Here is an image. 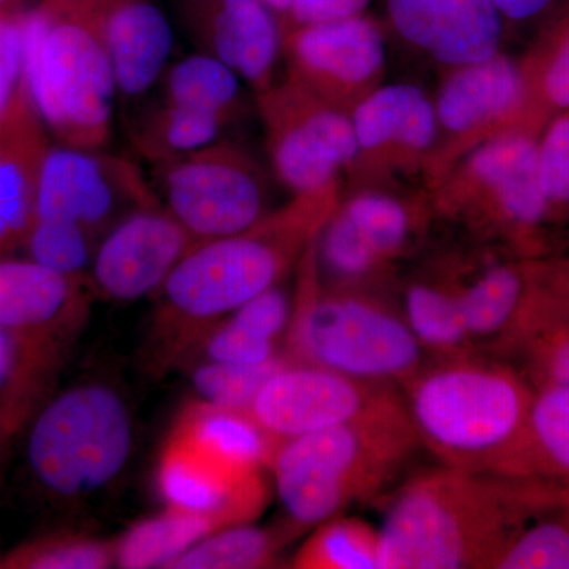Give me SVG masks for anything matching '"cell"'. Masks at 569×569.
Returning a JSON list of instances; mask_svg holds the SVG:
<instances>
[{"label":"cell","instance_id":"cell-45","mask_svg":"<svg viewBox=\"0 0 569 569\" xmlns=\"http://www.w3.org/2000/svg\"><path fill=\"white\" fill-rule=\"evenodd\" d=\"M10 437L7 436L2 422H0V478H2L3 458H6L7 445H9Z\"/></svg>","mask_w":569,"mask_h":569},{"label":"cell","instance_id":"cell-29","mask_svg":"<svg viewBox=\"0 0 569 569\" xmlns=\"http://www.w3.org/2000/svg\"><path fill=\"white\" fill-rule=\"evenodd\" d=\"M219 530L222 527L209 516L164 507L160 515L141 520L116 539V567L167 569L187 549Z\"/></svg>","mask_w":569,"mask_h":569},{"label":"cell","instance_id":"cell-22","mask_svg":"<svg viewBox=\"0 0 569 569\" xmlns=\"http://www.w3.org/2000/svg\"><path fill=\"white\" fill-rule=\"evenodd\" d=\"M385 11L388 28L443 70L497 54L508 32L492 0H385Z\"/></svg>","mask_w":569,"mask_h":569},{"label":"cell","instance_id":"cell-44","mask_svg":"<svg viewBox=\"0 0 569 569\" xmlns=\"http://www.w3.org/2000/svg\"><path fill=\"white\" fill-rule=\"evenodd\" d=\"M266 7L279 18L280 24L287 20L291 9H293L296 0H263Z\"/></svg>","mask_w":569,"mask_h":569},{"label":"cell","instance_id":"cell-16","mask_svg":"<svg viewBox=\"0 0 569 569\" xmlns=\"http://www.w3.org/2000/svg\"><path fill=\"white\" fill-rule=\"evenodd\" d=\"M355 159L348 189L399 187L400 179H425L437 140L433 99L419 86L385 82L351 112Z\"/></svg>","mask_w":569,"mask_h":569},{"label":"cell","instance_id":"cell-24","mask_svg":"<svg viewBox=\"0 0 569 569\" xmlns=\"http://www.w3.org/2000/svg\"><path fill=\"white\" fill-rule=\"evenodd\" d=\"M100 9L118 93L138 99L170 66L173 21L160 0H100Z\"/></svg>","mask_w":569,"mask_h":569},{"label":"cell","instance_id":"cell-41","mask_svg":"<svg viewBox=\"0 0 569 569\" xmlns=\"http://www.w3.org/2000/svg\"><path fill=\"white\" fill-rule=\"evenodd\" d=\"M372 0H296L280 29L346 20L367 13Z\"/></svg>","mask_w":569,"mask_h":569},{"label":"cell","instance_id":"cell-46","mask_svg":"<svg viewBox=\"0 0 569 569\" xmlns=\"http://www.w3.org/2000/svg\"><path fill=\"white\" fill-rule=\"evenodd\" d=\"M14 2H17V0H0V13H2L3 10L10 9V7H13Z\"/></svg>","mask_w":569,"mask_h":569},{"label":"cell","instance_id":"cell-38","mask_svg":"<svg viewBox=\"0 0 569 569\" xmlns=\"http://www.w3.org/2000/svg\"><path fill=\"white\" fill-rule=\"evenodd\" d=\"M530 293L522 318L569 326V252L530 258Z\"/></svg>","mask_w":569,"mask_h":569},{"label":"cell","instance_id":"cell-36","mask_svg":"<svg viewBox=\"0 0 569 569\" xmlns=\"http://www.w3.org/2000/svg\"><path fill=\"white\" fill-rule=\"evenodd\" d=\"M537 174L549 224L559 247L560 234L569 224V110L550 119L539 133Z\"/></svg>","mask_w":569,"mask_h":569},{"label":"cell","instance_id":"cell-23","mask_svg":"<svg viewBox=\"0 0 569 569\" xmlns=\"http://www.w3.org/2000/svg\"><path fill=\"white\" fill-rule=\"evenodd\" d=\"M50 146V132L28 93L0 119V261L26 244Z\"/></svg>","mask_w":569,"mask_h":569},{"label":"cell","instance_id":"cell-8","mask_svg":"<svg viewBox=\"0 0 569 569\" xmlns=\"http://www.w3.org/2000/svg\"><path fill=\"white\" fill-rule=\"evenodd\" d=\"M537 142L529 133L505 132L468 152L427 190L436 219L520 258L556 253L539 190Z\"/></svg>","mask_w":569,"mask_h":569},{"label":"cell","instance_id":"cell-3","mask_svg":"<svg viewBox=\"0 0 569 569\" xmlns=\"http://www.w3.org/2000/svg\"><path fill=\"white\" fill-rule=\"evenodd\" d=\"M419 443L440 466L500 473L535 388L488 351L433 358L400 388Z\"/></svg>","mask_w":569,"mask_h":569},{"label":"cell","instance_id":"cell-7","mask_svg":"<svg viewBox=\"0 0 569 569\" xmlns=\"http://www.w3.org/2000/svg\"><path fill=\"white\" fill-rule=\"evenodd\" d=\"M89 276H70L29 260L0 261V329L13 348L0 395V422L17 437L56 391L91 313Z\"/></svg>","mask_w":569,"mask_h":569},{"label":"cell","instance_id":"cell-20","mask_svg":"<svg viewBox=\"0 0 569 569\" xmlns=\"http://www.w3.org/2000/svg\"><path fill=\"white\" fill-rule=\"evenodd\" d=\"M197 238L163 204L130 213L97 247L89 280L112 301L157 293Z\"/></svg>","mask_w":569,"mask_h":569},{"label":"cell","instance_id":"cell-49","mask_svg":"<svg viewBox=\"0 0 569 569\" xmlns=\"http://www.w3.org/2000/svg\"><path fill=\"white\" fill-rule=\"evenodd\" d=\"M567 239H569V233L565 234L563 242L567 241Z\"/></svg>","mask_w":569,"mask_h":569},{"label":"cell","instance_id":"cell-1","mask_svg":"<svg viewBox=\"0 0 569 569\" xmlns=\"http://www.w3.org/2000/svg\"><path fill=\"white\" fill-rule=\"evenodd\" d=\"M340 194L342 183L291 194L246 230L198 242L156 293L152 369L187 365L213 326L296 271Z\"/></svg>","mask_w":569,"mask_h":569},{"label":"cell","instance_id":"cell-21","mask_svg":"<svg viewBox=\"0 0 569 569\" xmlns=\"http://www.w3.org/2000/svg\"><path fill=\"white\" fill-rule=\"evenodd\" d=\"M194 47L238 73L252 96L274 84L282 59L279 18L263 0H170Z\"/></svg>","mask_w":569,"mask_h":569},{"label":"cell","instance_id":"cell-35","mask_svg":"<svg viewBox=\"0 0 569 569\" xmlns=\"http://www.w3.org/2000/svg\"><path fill=\"white\" fill-rule=\"evenodd\" d=\"M116 567L114 541L52 531L21 542L3 556L2 569H107Z\"/></svg>","mask_w":569,"mask_h":569},{"label":"cell","instance_id":"cell-26","mask_svg":"<svg viewBox=\"0 0 569 569\" xmlns=\"http://www.w3.org/2000/svg\"><path fill=\"white\" fill-rule=\"evenodd\" d=\"M419 263L395 295L403 318L433 358L479 351L468 336L455 288L436 250Z\"/></svg>","mask_w":569,"mask_h":569},{"label":"cell","instance_id":"cell-39","mask_svg":"<svg viewBox=\"0 0 569 569\" xmlns=\"http://www.w3.org/2000/svg\"><path fill=\"white\" fill-rule=\"evenodd\" d=\"M201 355L204 356V361L261 365L282 356L283 347L282 343L257 335L252 329L236 323L228 317L223 323L213 326L200 340L187 365Z\"/></svg>","mask_w":569,"mask_h":569},{"label":"cell","instance_id":"cell-11","mask_svg":"<svg viewBox=\"0 0 569 569\" xmlns=\"http://www.w3.org/2000/svg\"><path fill=\"white\" fill-rule=\"evenodd\" d=\"M163 208L198 239L239 233L271 211L263 168L238 142H213L151 164Z\"/></svg>","mask_w":569,"mask_h":569},{"label":"cell","instance_id":"cell-31","mask_svg":"<svg viewBox=\"0 0 569 569\" xmlns=\"http://www.w3.org/2000/svg\"><path fill=\"white\" fill-rule=\"evenodd\" d=\"M230 127L227 119L212 112L159 99L138 118L132 141L140 157L156 164L224 140Z\"/></svg>","mask_w":569,"mask_h":569},{"label":"cell","instance_id":"cell-28","mask_svg":"<svg viewBox=\"0 0 569 569\" xmlns=\"http://www.w3.org/2000/svg\"><path fill=\"white\" fill-rule=\"evenodd\" d=\"M299 535L302 531L287 519L272 527L238 523L201 539L167 569L279 568L283 549Z\"/></svg>","mask_w":569,"mask_h":569},{"label":"cell","instance_id":"cell-30","mask_svg":"<svg viewBox=\"0 0 569 569\" xmlns=\"http://www.w3.org/2000/svg\"><path fill=\"white\" fill-rule=\"evenodd\" d=\"M159 82L164 102L212 112L231 126L246 112L244 82L227 63L204 52L170 63Z\"/></svg>","mask_w":569,"mask_h":569},{"label":"cell","instance_id":"cell-4","mask_svg":"<svg viewBox=\"0 0 569 569\" xmlns=\"http://www.w3.org/2000/svg\"><path fill=\"white\" fill-rule=\"evenodd\" d=\"M316 242L296 266L284 358L402 388L433 356L411 331L392 291L351 290L321 282Z\"/></svg>","mask_w":569,"mask_h":569},{"label":"cell","instance_id":"cell-10","mask_svg":"<svg viewBox=\"0 0 569 569\" xmlns=\"http://www.w3.org/2000/svg\"><path fill=\"white\" fill-rule=\"evenodd\" d=\"M433 220L426 189L342 190L316 242L321 282L351 290L391 291L399 269L425 250Z\"/></svg>","mask_w":569,"mask_h":569},{"label":"cell","instance_id":"cell-12","mask_svg":"<svg viewBox=\"0 0 569 569\" xmlns=\"http://www.w3.org/2000/svg\"><path fill=\"white\" fill-rule=\"evenodd\" d=\"M159 204L152 182L133 160L51 144L41 164L33 220L71 224L100 244L130 213Z\"/></svg>","mask_w":569,"mask_h":569},{"label":"cell","instance_id":"cell-9","mask_svg":"<svg viewBox=\"0 0 569 569\" xmlns=\"http://www.w3.org/2000/svg\"><path fill=\"white\" fill-rule=\"evenodd\" d=\"M26 429L29 477L54 501L81 500L107 489L132 456V415L108 385L56 391Z\"/></svg>","mask_w":569,"mask_h":569},{"label":"cell","instance_id":"cell-14","mask_svg":"<svg viewBox=\"0 0 569 569\" xmlns=\"http://www.w3.org/2000/svg\"><path fill=\"white\" fill-rule=\"evenodd\" d=\"M287 78L351 114L387 82V33L370 14L282 31Z\"/></svg>","mask_w":569,"mask_h":569},{"label":"cell","instance_id":"cell-2","mask_svg":"<svg viewBox=\"0 0 569 569\" xmlns=\"http://www.w3.org/2000/svg\"><path fill=\"white\" fill-rule=\"evenodd\" d=\"M568 489L447 466L419 471L389 500L380 569L496 568L516 533Z\"/></svg>","mask_w":569,"mask_h":569},{"label":"cell","instance_id":"cell-6","mask_svg":"<svg viewBox=\"0 0 569 569\" xmlns=\"http://www.w3.org/2000/svg\"><path fill=\"white\" fill-rule=\"evenodd\" d=\"M33 108L58 144L103 149L118 93L100 0H41L22 13Z\"/></svg>","mask_w":569,"mask_h":569},{"label":"cell","instance_id":"cell-47","mask_svg":"<svg viewBox=\"0 0 569 569\" xmlns=\"http://www.w3.org/2000/svg\"><path fill=\"white\" fill-rule=\"evenodd\" d=\"M559 252H569V239L561 244Z\"/></svg>","mask_w":569,"mask_h":569},{"label":"cell","instance_id":"cell-42","mask_svg":"<svg viewBox=\"0 0 569 569\" xmlns=\"http://www.w3.org/2000/svg\"><path fill=\"white\" fill-rule=\"evenodd\" d=\"M507 31L538 29L565 0H492Z\"/></svg>","mask_w":569,"mask_h":569},{"label":"cell","instance_id":"cell-34","mask_svg":"<svg viewBox=\"0 0 569 569\" xmlns=\"http://www.w3.org/2000/svg\"><path fill=\"white\" fill-rule=\"evenodd\" d=\"M493 569H569V489L516 533Z\"/></svg>","mask_w":569,"mask_h":569},{"label":"cell","instance_id":"cell-32","mask_svg":"<svg viewBox=\"0 0 569 569\" xmlns=\"http://www.w3.org/2000/svg\"><path fill=\"white\" fill-rule=\"evenodd\" d=\"M492 355L515 366L535 389L569 385V326L522 318Z\"/></svg>","mask_w":569,"mask_h":569},{"label":"cell","instance_id":"cell-48","mask_svg":"<svg viewBox=\"0 0 569 569\" xmlns=\"http://www.w3.org/2000/svg\"><path fill=\"white\" fill-rule=\"evenodd\" d=\"M3 556H6V553H2V549H0V569H2Z\"/></svg>","mask_w":569,"mask_h":569},{"label":"cell","instance_id":"cell-5","mask_svg":"<svg viewBox=\"0 0 569 569\" xmlns=\"http://www.w3.org/2000/svg\"><path fill=\"white\" fill-rule=\"evenodd\" d=\"M421 447L406 403L280 441L269 463L287 520L305 533L380 497Z\"/></svg>","mask_w":569,"mask_h":569},{"label":"cell","instance_id":"cell-13","mask_svg":"<svg viewBox=\"0 0 569 569\" xmlns=\"http://www.w3.org/2000/svg\"><path fill=\"white\" fill-rule=\"evenodd\" d=\"M253 99L272 171L291 194L342 183L356 151L350 114L287 77Z\"/></svg>","mask_w":569,"mask_h":569},{"label":"cell","instance_id":"cell-33","mask_svg":"<svg viewBox=\"0 0 569 569\" xmlns=\"http://www.w3.org/2000/svg\"><path fill=\"white\" fill-rule=\"evenodd\" d=\"M295 569H380V535L358 518L339 515L316 527L290 561Z\"/></svg>","mask_w":569,"mask_h":569},{"label":"cell","instance_id":"cell-43","mask_svg":"<svg viewBox=\"0 0 569 569\" xmlns=\"http://www.w3.org/2000/svg\"><path fill=\"white\" fill-rule=\"evenodd\" d=\"M11 366H13V348L9 337L0 329V395L9 381Z\"/></svg>","mask_w":569,"mask_h":569},{"label":"cell","instance_id":"cell-25","mask_svg":"<svg viewBox=\"0 0 569 569\" xmlns=\"http://www.w3.org/2000/svg\"><path fill=\"white\" fill-rule=\"evenodd\" d=\"M518 59L522 91L508 132L538 138L550 119L569 110V0L539 26Z\"/></svg>","mask_w":569,"mask_h":569},{"label":"cell","instance_id":"cell-27","mask_svg":"<svg viewBox=\"0 0 569 569\" xmlns=\"http://www.w3.org/2000/svg\"><path fill=\"white\" fill-rule=\"evenodd\" d=\"M498 475L569 486V385L535 389L526 425Z\"/></svg>","mask_w":569,"mask_h":569},{"label":"cell","instance_id":"cell-40","mask_svg":"<svg viewBox=\"0 0 569 569\" xmlns=\"http://www.w3.org/2000/svg\"><path fill=\"white\" fill-rule=\"evenodd\" d=\"M22 13L14 9L0 13V119L28 96L24 74V28Z\"/></svg>","mask_w":569,"mask_h":569},{"label":"cell","instance_id":"cell-15","mask_svg":"<svg viewBox=\"0 0 569 569\" xmlns=\"http://www.w3.org/2000/svg\"><path fill=\"white\" fill-rule=\"evenodd\" d=\"M519 59L503 50L482 61L443 70L433 99L437 140L425 171L432 189L482 142L508 132L519 107Z\"/></svg>","mask_w":569,"mask_h":569},{"label":"cell","instance_id":"cell-18","mask_svg":"<svg viewBox=\"0 0 569 569\" xmlns=\"http://www.w3.org/2000/svg\"><path fill=\"white\" fill-rule=\"evenodd\" d=\"M266 470L231 462L170 432L160 452L157 488L164 507L200 512L227 529L253 522L264 511Z\"/></svg>","mask_w":569,"mask_h":569},{"label":"cell","instance_id":"cell-37","mask_svg":"<svg viewBox=\"0 0 569 569\" xmlns=\"http://www.w3.org/2000/svg\"><path fill=\"white\" fill-rule=\"evenodd\" d=\"M287 362L284 355L261 365L193 362V385L200 399L234 410H249L266 381Z\"/></svg>","mask_w":569,"mask_h":569},{"label":"cell","instance_id":"cell-17","mask_svg":"<svg viewBox=\"0 0 569 569\" xmlns=\"http://www.w3.org/2000/svg\"><path fill=\"white\" fill-rule=\"evenodd\" d=\"M403 402L402 391L288 361L258 391L247 413L277 443L309 436Z\"/></svg>","mask_w":569,"mask_h":569},{"label":"cell","instance_id":"cell-19","mask_svg":"<svg viewBox=\"0 0 569 569\" xmlns=\"http://www.w3.org/2000/svg\"><path fill=\"white\" fill-rule=\"evenodd\" d=\"M436 252L455 288L471 342L477 350L492 353L526 310L530 258L470 238Z\"/></svg>","mask_w":569,"mask_h":569}]
</instances>
